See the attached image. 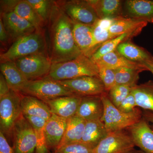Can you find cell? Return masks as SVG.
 <instances>
[{
	"label": "cell",
	"mask_w": 153,
	"mask_h": 153,
	"mask_svg": "<svg viewBox=\"0 0 153 153\" xmlns=\"http://www.w3.org/2000/svg\"><path fill=\"white\" fill-rule=\"evenodd\" d=\"M47 26L50 42L49 56L52 63L73 60L83 54L74 41L72 20L56 1H52Z\"/></svg>",
	"instance_id": "1"
},
{
	"label": "cell",
	"mask_w": 153,
	"mask_h": 153,
	"mask_svg": "<svg viewBox=\"0 0 153 153\" xmlns=\"http://www.w3.org/2000/svg\"><path fill=\"white\" fill-rule=\"evenodd\" d=\"M99 68L95 63L84 54L73 60L52 63L46 77L59 81L82 76H98Z\"/></svg>",
	"instance_id": "2"
},
{
	"label": "cell",
	"mask_w": 153,
	"mask_h": 153,
	"mask_svg": "<svg viewBox=\"0 0 153 153\" xmlns=\"http://www.w3.org/2000/svg\"><path fill=\"white\" fill-rule=\"evenodd\" d=\"M47 49L44 31L36 30L18 39L6 51L1 53V63L15 61L21 57L39 52H47Z\"/></svg>",
	"instance_id": "3"
},
{
	"label": "cell",
	"mask_w": 153,
	"mask_h": 153,
	"mask_svg": "<svg viewBox=\"0 0 153 153\" xmlns=\"http://www.w3.org/2000/svg\"><path fill=\"white\" fill-rule=\"evenodd\" d=\"M101 97L104 111L100 120L108 133L126 129L143 117L142 112L138 108L129 113L121 111L110 100L107 93L102 94Z\"/></svg>",
	"instance_id": "4"
},
{
	"label": "cell",
	"mask_w": 153,
	"mask_h": 153,
	"mask_svg": "<svg viewBox=\"0 0 153 153\" xmlns=\"http://www.w3.org/2000/svg\"><path fill=\"white\" fill-rule=\"evenodd\" d=\"M22 94L10 90L0 98V131L11 137L16 122L23 114L21 106Z\"/></svg>",
	"instance_id": "5"
},
{
	"label": "cell",
	"mask_w": 153,
	"mask_h": 153,
	"mask_svg": "<svg viewBox=\"0 0 153 153\" xmlns=\"http://www.w3.org/2000/svg\"><path fill=\"white\" fill-rule=\"evenodd\" d=\"M18 68L29 81L46 77L52 63L47 52L28 55L14 61Z\"/></svg>",
	"instance_id": "6"
},
{
	"label": "cell",
	"mask_w": 153,
	"mask_h": 153,
	"mask_svg": "<svg viewBox=\"0 0 153 153\" xmlns=\"http://www.w3.org/2000/svg\"><path fill=\"white\" fill-rule=\"evenodd\" d=\"M22 93L43 101L61 97L74 96L58 81L47 77L29 81L22 90Z\"/></svg>",
	"instance_id": "7"
},
{
	"label": "cell",
	"mask_w": 153,
	"mask_h": 153,
	"mask_svg": "<svg viewBox=\"0 0 153 153\" xmlns=\"http://www.w3.org/2000/svg\"><path fill=\"white\" fill-rule=\"evenodd\" d=\"M11 137L15 153H33L37 145L34 129L22 114L14 125Z\"/></svg>",
	"instance_id": "8"
},
{
	"label": "cell",
	"mask_w": 153,
	"mask_h": 153,
	"mask_svg": "<svg viewBox=\"0 0 153 153\" xmlns=\"http://www.w3.org/2000/svg\"><path fill=\"white\" fill-rule=\"evenodd\" d=\"M58 82L73 95L79 97L101 96L107 93L103 83L98 76H82Z\"/></svg>",
	"instance_id": "9"
},
{
	"label": "cell",
	"mask_w": 153,
	"mask_h": 153,
	"mask_svg": "<svg viewBox=\"0 0 153 153\" xmlns=\"http://www.w3.org/2000/svg\"><path fill=\"white\" fill-rule=\"evenodd\" d=\"M64 13L74 22L93 26L99 18L88 0L56 1Z\"/></svg>",
	"instance_id": "10"
},
{
	"label": "cell",
	"mask_w": 153,
	"mask_h": 153,
	"mask_svg": "<svg viewBox=\"0 0 153 153\" xmlns=\"http://www.w3.org/2000/svg\"><path fill=\"white\" fill-rule=\"evenodd\" d=\"M126 129L108 133L93 149L94 153H125L134 149L131 137Z\"/></svg>",
	"instance_id": "11"
},
{
	"label": "cell",
	"mask_w": 153,
	"mask_h": 153,
	"mask_svg": "<svg viewBox=\"0 0 153 153\" xmlns=\"http://www.w3.org/2000/svg\"><path fill=\"white\" fill-rule=\"evenodd\" d=\"M1 19L11 42L14 43L23 36L36 32V28L27 20L13 11L1 13Z\"/></svg>",
	"instance_id": "12"
},
{
	"label": "cell",
	"mask_w": 153,
	"mask_h": 153,
	"mask_svg": "<svg viewBox=\"0 0 153 153\" xmlns=\"http://www.w3.org/2000/svg\"><path fill=\"white\" fill-rule=\"evenodd\" d=\"M126 130L135 146L145 153H153V127L143 117Z\"/></svg>",
	"instance_id": "13"
},
{
	"label": "cell",
	"mask_w": 153,
	"mask_h": 153,
	"mask_svg": "<svg viewBox=\"0 0 153 153\" xmlns=\"http://www.w3.org/2000/svg\"><path fill=\"white\" fill-rule=\"evenodd\" d=\"M67 123V119L53 114L47 120L44 131L49 150H52L55 152L59 147L65 134Z\"/></svg>",
	"instance_id": "14"
},
{
	"label": "cell",
	"mask_w": 153,
	"mask_h": 153,
	"mask_svg": "<svg viewBox=\"0 0 153 153\" xmlns=\"http://www.w3.org/2000/svg\"><path fill=\"white\" fill-rule=\"evenodd\" d=\"M123 7L124 18L153 24V1L127 0Z\"/></svg>",
	"instance_id": "15"
},
{
	"label": "cell",
	"mask_w": 153,
	"mask_h": 153,
	"mask_svg": "<svg viewBox=\"0 0 153 153\" xmlns=\"http://www.w3.org/2000/svg\"><path fill=\"white\" fill-rule=\"evenodd\" d=\"M82 97L71 96H64L45 100L51 112L68 120L76 114Z\"/></svg>",
	"instance_id": "16"
},
{
	"label": "cell",
	"mask_w": 153,
	"mask_h": 153,
	"mask_svg": "<svg viewBox=\"0 0 153 153\" xmlns=\"http://www.w3.org/2000/svg\"><path fill=\"white\" fill-rule=\"evenodd\" d=\"M104 107L101 96L82 97L76 115L88 121L101 120Z\"/></svg>",
	"instance_id": "17"
},
{
	"label": "cell",
	"mask_w": 153,
	"mask_h": 153,
	"mask_svg": "<svg viewBox=\"0 0 153 153\" xmlns=\"http://www.w3.org/2000/svg\"><path fill=\"white\" fill-rule=\"evenodd\" d=\"M0 70L11 90L21 93L29 82L13 61L1 63Z\"/></svg>",
	"instance_id": "18"
},
{
	"label": "cell",
	"mask_w": 153,
	"mask_h": 153,
	"mask_svg": "<svg viewBox=\"0 0 153 153\" xmlns=\"http://www.w3.org/2000/svg\"><path fill=\"white\" fill-rule=\"evenodd\" d=\"M21 106L24 115L38 117L48 120L52 114L44 101L32 96L22 94Z\"/></svg>",
	"instance_id": "19"
},
{
	"label": "cell",
	"mask_w": 153,
	"mask_h": 153,
	"mask_svg": "<svg viewBox=\"0 0 153 153\" xmlns=\"http://www.w3.org/2000/svg\"><path fill=\"white\" fill-rule=\"evenodd\" d=\"M99 19L124 17L122 1L120 0H88Z\"/></svg>",
	"instance_id": "20"
},
{
	"label": "cell",
	"mask_w": 153,
	"mask_h": 153,
	"mask_svg": "<svg viewBox=\"0 0 153 153\" xmlns=\"http://www.w3.org/2000/svg\"><path fill=\"white\" fill-rule=\"evenodd\" d=\"M121 55L132 62L144 64L153 63V56L143 47L134 44L131 40L120 44L116 49Z\"/></svg>",
	"instance_id": "21"
},
{
	"label": "cell",
	"mask_w": 153,
	"mask_h": 153,
	"mask_svg": "<svg viewBox=\"0 0 153 153\" xmlns=\"http://www.w3.org/2000/svg\"><path fill=\"white\" fill-rule=\"evenodd\" d=\"M108 133L104 124L100 120L88 121L80 143L93 149Z\"/></svg>",
	"instance_id": "22"
},
{
	"label": "cell",
	"mask_w": 153,
	"mask_h": 153,
	"mask_svg": "<svg viewBox=\"0 0 153 153\" xmlns=\"http://www.w3.org/2000/svg\"><path fill=\"white\" fill-rule=\"evenodd\" d=\"M99 68L116 69L120 68H129L147 71L142 64L132 62L121 55L116 50L105 55L95 62Z\"/></svg>",
	"instance_id": "23"
},
{
	"label": "cell",
	"mask_w": 153,
	"mask_h": 153,
	"mask_svg": "<svg viewBox=\"0 0 153 153\" xmlns=\"http://www.w3.org/2000/svg\"><path fill=\"white\" fill-rule=\"evenodd\" d=\"M72 22L75 44L82 54L86 56L93 44V27L72 20Z\"/></svg>",
	"instance_id": "24"
},
{
	"label": "cell",
	"mask_w": 153,
	"mask_h": 153,
	"mask_svg": "<svg viewBox=\"0 0 153 153\" xmlns=\"http://www.w3.org/2000/svg\"><path fill=\"white\" fill-rule=\"evenodd\" d=\"M86 123V121L76 114L68 119L65 134L58 148L63 145L80 143Z\"/></svg>",
	"instance_id": "25"
},
{
	"label": "cell",
	"mask_w": 153,
	"mask_h": 153,
	"mask_svg": "<svg viewBox=\"0 0 153 153\" xmlns=\"http://www.w3.org/2000/svg\"><path fill=\"white\" fill-rule=\"evenodd\" d=\"M137 107L153 113V81L149 80L132 88Z\"/></svg>",
	"instance_id": "26"
},
{
	"label": "cell",
	"mask_w": 153,
	"mask_h": 153,
	"mask_svg": "<svg viewBox=\"0 0 153 153\" xmlns=\"http://www.w3.org/2000/svg\"><path fill=\"white\" fill-rule=\"evenodd\" d=\"M142 30L143 29H138L132 32L124 33L108 40L102 44L90 56V59L95 63L96 61H97L105 55L116 50L118 46L121 43L131 40L134 37L137 36L141 32Z\"/></svg>",
	"instance_id": "27"
},
{
	"label": "cell",
	"mask_w": 153,
	"mask_h": 153,
	"mask_svg": "<svg viewBox=\"0 0 153 153\" xmlns=\"http://www.w3.org/2000/svg\"><path fill=\"white\" fill-rule=\"evenodd\" d=\"M13 11L19 16L31 23L37 31H44L46 25L27 0H19Z\"/></svg>",
	"instance_id": "28"
},
{
	"label": "cell",
	"mask_w": 153,
	"mask_h": 153,
	"mask_svg": "<svg viewBox=\"0 0 153 153\" xmlns=\"http://www.w3.org/2000/svg\"><path fill=\"white\" fill-rule=\"evenodd\" d=\"M148 22L124 17L118 18L109 28V32L114 37L120 36L138 29H143Z\"/></svg>",
	"instance_id": "29"
},
{
	"label": "cell",
	"mask_w": 153,
	"mask_h": 153,
	"mask_svg": "<svg viewBox=\"0 0 153 153\" xmlns=\"http://www.w3.org/2000/svg\"><path fill=\"white\" fill-rule=\"evenodd\" d=\"M24 116L33 126L36 134L37 140L36 153H49L44 131V126L47 120L38 117Z\"/></svg>",
	"instance_id": "30"
},
{
	"label": "cell",
	"mask_w": 153,
	"mask_h": 153,
	"mask_svg": "<svg viewBox=\"0 0 153 153\" xmlns=\"http://www.w3.org/2000/svg\"><path fill=\"white\" fill-rule=\"evenodd\" d=\"M115 70L116 84L131 88L137 85L140 73L143 71L140 69L129 68H118Z\"/></svg>",
	"instance_id": "31"
},
{
	"label": "cell",
	"mask_w": 153,
	"mask_h": 153,
	"mask_svg": "<svg viewBox=\"0 0 153 153\" xmlns=\"http://www.w3.org/2000/svg\"><path fill=\"white\" fill-rule=\"evenodd\" d=\"M97 20L93 27V44L86 56L90 57L92 54L99 48L102 44L111 40L114 37L110 33L109 29L102 27L99 24Z\"/></svg>",
	"instance_id": "32"
},
{
	"label": "cell",
	"mask_w": 153,
	"mask_h": 153,
	"mask_svg": "<svg viewBox=\"0 0 153 153\" xmlns=\"http://www.w3.org/2000/svg\"><path fill=\"white\" fill-rule=\"evenodd\" d=\"M132 88L127 85H115L107 93L110 100L115 106L118 107L125 99L131 92Z\"/></svg>",
	"instance_id": "33"
},
{
	"label": "cell",
	"mask_w": 153,
	"mask_h": 153,
	"mask_svg": "<svg viewBox=\"0 0 153 153\" xmlns=\"http://www.w3.org/2000/svg\"><path fill=\"white\" fill-rule=\"evenodd\" d=\"M27 1L47 26L50 16L53 1L47 0H27Z\"/></svg>",
	"instance_id": "34"
},
{
	"label": "cell",
	"mask_w": 153,
	"mask_h": 153,
	"mask_svg": "<svg viewBox=\"0 0 153 153\" xmlns=\"http://www.w3.org/2000/svg\"><path fill=\"white\" fill-rule=\"evenodd\" d=\"M98 76L103 83L107 93L116 84L115 69L99 68Z\"/></svg>",
	"instance_id": "35"
},
{
	"label": "cell",
	"mask_w": 153,
	"mask_h": 153,
	"mask_svg": "<svg viewBox=\"0 0 153 153\" xmlns=\"http://www.w3.org/2000/svg\"><path fill=\"white\" fill-rule=\"evenodd\" d=\"M55 153H94L91 148L81 143L63 145L58 148Z\"/></svg>",
	"instance_id": "36"
},
{
	"label": "cell",
	"mask_w": 153,
	"mask_h": 153,
	"mask_svg": "<svg viewBox=\"0 0 153 153\" xmlns=\"http://www.w3.org/2000/svg\"><path fill=\"white\" fill-rule=\"evenodd\" d=\"M137 107L135 99L131 92L122 102L117 108L124 112L129 113L133 111Z\"/></svg>",
	"instance_id": "37"
},
{
	"label": "cell",
	"mask_w": 153,
	"mask_h": 153,
	"mask_svg": "<svg viewBox=\"0 0 153 153\" xmlns=\"http://www.w3.org/2000/svg\"><path fill=\"white\" fill-rule=\"evenodd\" d=\"M0 153H15L13 149L9 145L5 136L0 131Z\"/></svg>",
	"instance_id": "38"
},
{
	"label": "cell",
	"mask_w": 153,
	"mask_h": 153,
	"mask_svg": "<svg viewBox=\"0 0 153 153\" xmlns=\"http://www.w3.org/2000/svg\"><path fill=\"white\" fill-rule=\"evenodd\" d=\"M19 0L1 1V13L13 11Z\"/></svg>",
	"instance_id": "39"
},
{
	"label": "cell",
	"mask_w": 153,
	"mask_h": 153,
	"mask_svg": "<svg viewBox=\"0 0 153 153\" xmlns=\"http://www.w3.org/2000/svg\"><path fill=\"white\" fill-rule=\"evenodd\" d=\"M0 42L1 46L7 47L10 42L8 35L5 29L1 19H0Z\"/></svg>",
	"instance_id": "40"
},
{
	"label": "cell",
	"mask_w": 153,
	"mask_h": 153,
	"mask_svg": "<svg viewBox=\"0 0 153 153\" xmlns=\"http://www.w3.org/2000/svg\"><path fill=\"white\" fill-rule=\"evenodd\" d=\"M11 89L4 76L1 72L0 74V98L10 92Z\"/></svg>",
	"instance_id": "41"
},
{
	"label": "cell",
	"mask_w": 153,
	"mask_h": 153,
	"mask_svg": "<svg viewBox=\"0 0 153 153\" xmlns=\"http://www.w3.org/2000/svg\"><path fill=\"white\" fill-rule=\"evenodd\" d=\"M143 117L149 122L153 124V113L150 111H146L143 114Z\"/></svg>",
	"instance_id": "42"
},
{
	"label": "cell",
	"mask_w": 153,
	"mask_h": 153,
	"mask_svg": "<svg viewBox=\"0 0 153 153\" xmlns=\"http://www.w3.org/2000/svg\"><path fill=\"white\" fill-rule=\"evenodd\" d=\"M147 71H151L153 74V63H146L143 64Z\"/></svg>",
	"instance_id": "43"
},
{
	"label": "cell",
	"mask_w": 153,
	"mask_h": 153,
	"mask_svg": "<svg viewBox=\"0 0 153 153\" xmlns=\"http://www.w3.org/2000/svg\"><path fill=\"white\" fill-rule=\"evenodd\" d=\"M125 153H145L143 152L141 150H138L135 149H133L131 150V151H129V152H127Z\"/></svg>",
	"instance_id": "44"
}]
</instances>
